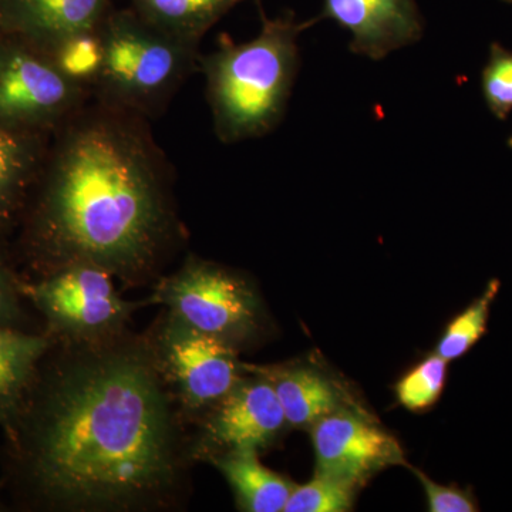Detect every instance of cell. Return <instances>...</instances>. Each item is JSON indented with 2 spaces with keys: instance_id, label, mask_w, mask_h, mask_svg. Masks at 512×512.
I'll return each instance as SVG.
<instances>
[{
  "instance_id": "d4e9b609",
  "label": "cell",
  "mask_w": 512,
  "mask_h": 512,
  "mask_svg": "<svg viewBox=\"0 0 512 512\" xmlns=\"http://www.w3.org/2000/svg\"><path fill=\"white\" fill-rule=\"evenodd\" d=\"M0 491H2V488H0ZM8 510V505L3 503L2 495H0V511H6Z\"/></svg>"
},
{
  "instance_id": "277c9868",
  "label": "cell",
  "mask_w": 512,
  "mask_h": 512,
  "mask_svg": "<svg viewBox=\"0 0 512 512\" xmlns=\"http://www.w3.org/2000/svg\"><path fill=\"white\" fill-rule=\"evenodd\" d=\"M104 57L93 97L157 119L200 67L198 46L161 32L134 10L111 9L100 26Z\"/></svg>"
},
{
  "instance_id": "2e32d148",
  "label": "cell",
  "mask_w": 512,
  "mask_h": 512,
  "mask_svg": "<svg viewBox=\"0 0 512 512\" xmlns=\"http://www.w3.org/2000/svg\"><path fill=\"white\" fill-rule=\"evenodd\" d=\"M131 10L161 32L200 45L202 37L229 10L245 0H128Z\"/></svg>"
},
{
  "instance_id": "ba28073f",
  "label": "cell",
  "mask_w": 512,
  "mask_h": 512,
  "mask_svg": "<svg viewBox=\"0 0 512 512\" xmlns=\"http://www.w3.org/2000/svg\"><path fill=\"white\" fill-rule=\"evenodd\" d=\"M150 340L183 413H205L239 382L235 348L165 315Z\"/></svg>"
},
{
  "instance_id": "4316f807",
  "label": "cell",
  "mask_w": 512,
  "mask_h": 512,
  "mask_svg": "<svg viewBox=\"0 0 512 512\" xmlns=\"http://www.w3.org/2000/svg\"><path fill=\"white\" fill-rule=\"evenodd\" d=\"M501 2L510 3V5H512V0H501Z\"/></svg>"
},
{
  "instance_id": "7402d4cb",
  "label": "cell",
  "mask_w": 512,
  "mask_h": 512,
  "mask_svg": "<svg viewBox=\"0 0 512 512\" xmlns=\"http://www.w3.org/2000/svg\"><path fill=\"white\" fill-rule=\"evenodd\" d=\"M485 103L498 120H507L512 111V52L493 43L481 73Z\"/></svg>"
},
{
  "instance_id": "484cf974",
  "label": "cell",
  "mask_w": 512,
  "mask_h": 512,
  "mask_svg": "<svg viewBox=\"0 0 512 512\" xmlns=\"http://www.w3.org/2000/svg\"><path fill=\"white\" fill-rule=\"evenodd\" d=\"M508 146H510L512 148V134H511L510 138H508Z\"/></svg>"
},
{
  "instance_id": "d6986e66",
  "label": "cell",
  "mask_w": 512,
  "mask_h": 512,
  "mask_svg": "<svg viewBox=\"0 0 512 512\" xmlns=\"http://www.w3.org/2000/svg\"><path fill=\"white\" fill-rule=\"evenodd\" d=\"M500 285V281L497 279L491 281L483 295L448 325L439 346H437V355L441 359L446 362L460 359L476 345L478 340L483 338L485 330H487L488 318H490L491 305L500 291Z\"/></svg>"
},
{
  "instance_id": "ac0fdd59",
  "label": "cell",
  "mask_w": 512,
  "mask_h": 512,
  "mask_svg": "<svg viewBox=\"0 0 512 512\" xmlns=\"http://www.w3.org/2000/svg\"><path fill=\"white\" fill-rule=\"evenodd\" d=\"M46 55L67 79L93 94L104 57L100 29L69 37L49 50Z\"/></svg>"
},
{
  "instance_id": "e0dca14e",
  "label": "cell",
  "mask_w": 512,
  "mask_h": 512,
  "mask_svg": "<svg viewBox=\"0 0 512 512\" xmlns=\"http://www.w3.org/2000/svg\"><path fill=\"white\" fill-rule=\"evenodd\" d=\"M264 377L274 386L289 426H313L336 412L338 394L325 377L312 370H269Z\"/></svg>"
},
{
  "instance_id": "603a6c76",
  "label": "cell",
  "mask_w": 512,
  "mask_h": 512,
  "mask_svg": "<svg viewBox=\"0 0 512 512\" xmlns=\"http://www.w3.org/2000/svg\"><path fill=\"white\" fill-rule=\"evenodd\" d=\"M20 276L8 252L0 244V326H15L25 329L26 301L20 289Z\"/></svg>"
},
{
  "instance_id": "30bf717a",
  "label": "cell",
  "mask_w": 512,
  "mask_h": 512,
  "mask_svg": "<svg viewBox=\"0 0 512 512\" xmlns=\"http://www.w3.org/2000/svg\"><path fill=\"white\" fill-rule=\"evenodd\" d=\"M312 439L319 473L355 485L402 460L393 437L353 414L333 412L316 421Z\"/></svg>"
},
{
  "instance_id": "8fae6325",
  "label": "cell",
  "mask_w": 512,
  "mask_h": 512,
  "mask_svg": "<svg viewBox=\"0 0 512 512\" xmlns=\"http://www.w3.org/2000/svg\"><path fill=\"white\" fill-rule=\"evenodd\" d=\"M322 19L335 20L349 30L350 52L376 62L424 35L416 0H323Z\"/></svg>"
},
{
  "instance_id": "52a82bcc",
  "label": "cell",
  "mask_w": 512,
  "mask_h": 512,
  "mask_svg": "<svg viewBox=\"0 0 512 512\" xmlns=\"http://www.w3.org/2000/svg\"><path fill=\"white\" fill-rule=\"evenodd\" d=\"M92 97L45 52L0 32V126L53 136Z\"/></svg>"
},
{
  "instance_id": "9a60e30c",
  "label": "cell",
  "mask_w": 512,
  "mask_h": 512,
  "mask_svg": "<svg viewBox=\"0 0 512 512\" xmlns=\"http://www.w3.org/2000/svg\"><path fill=\"white\" fill-rule=\"evenodd\" d=\"M210 461L227 478L242 510L284 511L293 487L259 461L258 451H228Z\"/></svg>"
},
{
  "instance_id": "8992f818",
  "label": "cell",
  "mask_w": 512,
  "mask_h": 512,
  "mask_svg": "<svg viewBox=\"0 0 512 512\" xmlns=\"http://www.w3.org/2000/svg\"><path fill=\"white\" fill-rule=\"evenodd\" d=\"M150 302L188 328L234 346L258 328L259 303L245 279L224 266L188 256L183 266L165 276Z\"/></svg>"
},
{
  "instance_id": "44dd1931",
  "label": "cell",
  "mask_w": 512,
  "mask_h": 512,
  "mask_svg": "<svg viewBox=\"0 0 512 512\" xmlns=\"http://www.w3.org/2000/svg\"><path fill=\"white\" fill-rule=\"evenodd\" d=\"M446 376V360L439 355L429 357L397 384L400 403L410 410L426 409L439 400Z\"/></svg>"
},
{
  "instance_id": "6da1fadb",
  "label": "cell",
  "mask_w": 512,
  "mask_h": 512,
  "mask_svg": "<svg viewBox=\"0 0 512 512\" xmlns=\"http://www.w3.org/2000/svg\"><path fill=\"white\" fill-rule=\"evenodd\" d=\"M147 336L56 339L12 414L0 488L28 511L180 504L192 443Z\"/></svg>"
},
{
  "instance_id": "4fadbf2b",
  "label": "cell",
  "mask_w": 512,
  "mask_h": 512,
  "mask_svg": "<svg viewBox=\"0 0 512 512\" xmlns=\"http://www.w3.org/2000/svg\"><path fill=\"white\" fill-rule=\"evenodd\" d=\"M52 136L0 126V241L18 229Z\"/></svg>"
},
{
  "instance_id": "3957f363",
  "label": "cell",
  "mask_w": 512,
  "mask_h": 512,
  "mask_svg": "<svg viewBox=\"0 0 512 512\" xmlns=\"http://www.w3.org/2000/svg\"><path fill=\"white\" fill-rule=\"evenodd\" d=\"M319 18L295 15L269 19L247 43L222 35L217 50L200 56L214 130L225 144L272 133L284 119L299 70L298 40Z\"/></svg>"
},
{
  "instance_id": "7c38bea8",
  "label": "cell",
  "mask_w": 512,
  "mask_h": 512,
  "mask_svg": "<svg viewBox=\"0 0 512 512\" xmlns=\"http://www.w3.org/2000/svg\"><path fill=\"white\" fill-rule=\"evenodd\" d=\"M111 9L113 0H0V32L47 53L100 29Z\"/></svg>"
},
{
  "instance_id": "ffe728a7",
  "label": "cell",
  "mask_w": 512,
  "mask_h": 512,
  "mask_svg": "<svg viewBox=\"0 0 512 512\" xmlns=\"http://www.w3.org/2000/svg\"><path fill=\"white\" fill-rule=\"evenodd\" d=\"M355 484L328 474H316L309 483L293 487L285 512H345L353 505Z\"/></svg>"
},
{
  "instance_id": "5b68a950",
  "label": "cell",
  "mask_w": 512,
  "mask_h": 512,
  "mask_svg": "<svg viewBox=\"0 0 512 512\" xmlns=\"http://www.w3.org/2000/svg\"><path fill=\"white\" fill-rule=\"evenodd\" d=\"M26 301L45 319L56 339L94 340L124 332L140 303L121 298L114 276L90 264L63 266L20 281Z\"/></svg>"
},
{
  "instance_id": "9c48e42d",
  "label": "cell",
  "mask_w": 512,
  "mask_h": 512,
  "mask_svg": "<svg viewBox=\"0 0 512 512\" xmlns=\"http://www.w3.org/2000/svg\"><path fill=\"white\" fill-rule=\"evenodd\" d=\"M285 424L284 410L268 379L239 380L205 412L192 456L210 460L228 451H258L271 444Z\"/></svg>"
},
{
  "instance_id": "7a4b0ae2",
  "label": "cell",
  "mask_w": 512,
  "mask_h": 512,
  "mask_svg": "<svg viewBox=\"0 0 512 512\" xmlns=\"http://www.w3.org/2000/svg\"><path fill=\"white\" fill-rule=\"evenodd\" d=\"M26 279L73 264L136 285L183 237L173 173L150 120L90 99L56 131L18 229Z\"/></svg>"
},
{
  "instance_id": "5bb4252c",
  "label": "cell",
  "mask_w": 512,
  "mask_h": 512,
  "mask_svg": "<svg viewBox=\"0 0 512 512\" xmlns=\"http://www.w3.org/2000/svg\"><path fill=\"white\" fill-rule=\"evenodd\" d=\"M55 340L46 329L30 332L15 326H0V427L18 409Z\"/></svg>"
},
{
  "instance_id": "cb8c5ba5",
  "label": "cell",
  "mask_w": 512,
  "mask_h": 512,
  "mask_svg": "<svg viewBox=\"0 0 512 512\" xmlns=\"http://www.w3.org/2000/svg\"><path fill=\"white\" fill-rule=\"evenodd\" d=\"M420 483L426 490L429 500L430 511L433 512H474L477 511V504L473 497L466 491L454 487H443L424 476L421 471H416Z\"/></svg>"
}]
</instances>
